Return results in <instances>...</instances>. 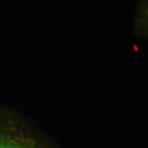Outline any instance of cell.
<instances>
[{
    "instance_id": "6da1fadb",
    "label": "cell",
    "mask_w": 148,
    "mask_h": 148,
    "mask_svg": "<svg viewBox=\"0 0 148 148\" xmlns=\"http://www.w3.org/2000/svg\"><path fill=\"white\" fill-rule=\"evenodd\" d=\"M0 148H52L16 122L0 119Z\"/></svg>"
},
{
    "instance_id": "7a4b0ae2",
    "label": "cell",
    "mask_w": 148,
    "mask_h": 148,
    "mask_svg": "<svg viewBox=\"0 0 148 148\" xmlns=\"http://www.w3.org/2000/svg\"><path fill=\"white\" fill-rule=\"evenodd\" d=\"M139 25L143 32L148 35V0H145L139 16Z\"/></svg>"
}]
</instances>
